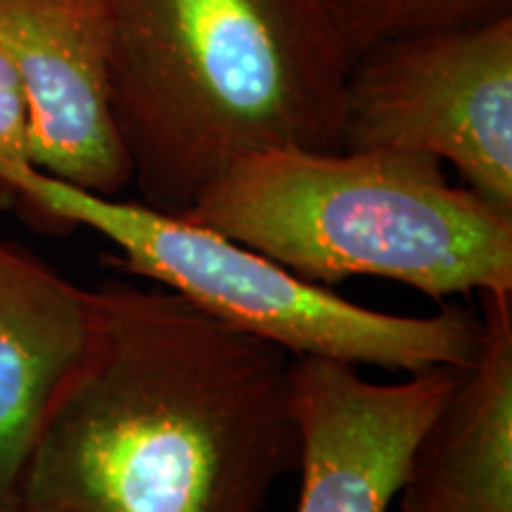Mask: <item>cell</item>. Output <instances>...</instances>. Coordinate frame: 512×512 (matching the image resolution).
<instances>
[{
    "instance_id": "6da1fadb",
    "label": "cell",
    "mask_w": 512,
    "mask_h": 512,
    "mask_svg": "<svg viewBox=\"0 0 512 512\" xmlns=\"http://www.w3.org/2000/svg\"><path fill=\"white\" fill-rule=\"evenodd\" d=\"M292 361L162 285L105 280L5 512H264L299 470Z\"/></svg>"
},
{
    "instance_id": "7a4b0ae2",
    "label": "cell",
    "mask_w": 512,
    "mask_h": 512,
    "mask_svg": "<svg viewBox=\"0 0 512 512\" xmlns=\"http://www.w3.org/2000/svg\"><path fill=\"white\" fill-rule=\"evenodd\" d=\"M110 98L140 202L183 216L235 159L339 150L356 53L320 0H107Z\"/></svg>"
},
{
    "instance_id": "3957f363",
    "label": "cell",
    "mask_w": 512,
    "mask_h": 512,
    "mask_svg": "<svg viewBox=\"0 0 512 512\" xmlns=\"http://www.w3.org/2000/svg\"><path fill=\"white\" fill-rule=\"evenodd\" d=\"M183 219L309 283L387 278L444 302L512 290V211L399 150L271 147L228 164Z\"/></svg>"
},
{
    "instance_id": "277c9868",
    "label": "cell",
    "mask_w": 512,
    "mask_h": 512,
    "mask_svg": "<svg viewBox=\"0 0 512 512\" xmlns=\"http://www.w3.org/2000/svg\"><path fill=\"white\" fill-rule=\"evenodd\" d=\"M19 214L53 233L95 230L121 249L131 273L292 356L415 375L463 368L479 349L482 318L475 313L451 306L432 316L368 309L183 216L95 195L38 169L24 176Z\"/></svg>"
},
{
    "instance_id": "5b68a950",
    "label": "cell",
    "mask_w": 512,
    "mask_h": 512,
    "mask_svg": "<svg viewBox=\"0 0 512 512\" xmlns=\"http://www.w3.org/2000/svg\"><path fill=\"white\" fill-rule=\"evenodd\" d=\"M339 150L434 157L512 211V15L413 31L358 53Z\"/></svg>"
},
{
    "instance_id": "8992f818",
    "label": "cell",
    "mask_w": 512,
    "mask_h": 512,
    "mask_svg": "<svg viewBox=\"0 0 512 512\" xmlns=\"http://www.w3.org/2000/svg\"><path fill=\"white\" fill-rule=\"evenodd\" d=\"M107 0H0V55L29 107V157L95 195L131 185L110 98Z\"/></svg>"
},
{
    "instance_id": "52a82bcc",
    "label": "cell",
    "mask_w": 512,
    "mask_h": 512,
    "mask_svg": "<svg viewBox=\"0 0 512 512\" xmlns=\"http://www.w3.org/2000/svg\"><path fill=\"white\" fill-rule=\"evenodd\" d=\"M453 373L432 368L380 384L354 363L294 356L292 399L302 437L297 512H389Z\"/></svg>"
},
{
    "instance_id": "ba28073f",
    "label": "cell",
    "mask_w": 512,
    "mask_h": 512,
    "mask_svg": "<svg viewBox=\"0 0 512 512\" xmlns=\"http://www.w3.org/2000/svg\"><path fill=\"white\" fill-rule=\"evenodd\" d=\"M482 304L479 349L415 446L401 512H512V290Z\"/></svg>"
},
{
    "instance_id": "9c48e42d",
    "label": "cell",
    "mask_w": 512,
    "mask_h": 512,
    "mask_svg": "<svg viewBox=\"0 0 512 512\" xmlns=\"http://www.w3.org/2000/svg\"><path fill=\"white\" fill-rule=\"evenodd\" d=\"M91 290L0 242V512L55 384L79 354Z\"/></svg>"
},
{
    "instance_id": "30bf717a",
    "label": "cell",
    "mask_w": 512,
    "mask_h": 512,
    "mask_svg": "<svg viewBox=\"0 0 512 512\" xmlns=\"http://www.w3.org/2000/svg\"><path fill=\"white\" fill-rule=\"evenodd\" d=\"M354 53L413 31L512 15V0H320Z\"/></svg>"
},
{
    "instance_id": "8fae6325",
    "label": "cell",
    "mask_w": 512,
    "mask_h": 512,
    "mask_svg": "<svg viewBox=\"0 0 512 512\" xmlns=\"http://www.w3.org/2000/svg\"><path fill=\"white\" fill-rule=\"evenodd\" d=\"M31 169L29 107L22 83L0 55V207L19 209V185Z\"/></svg>"
}]
</instances>
